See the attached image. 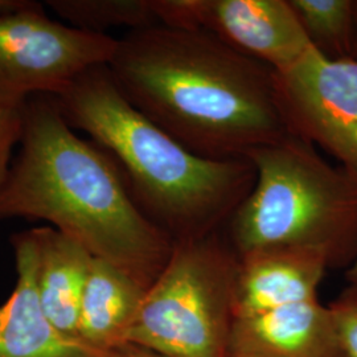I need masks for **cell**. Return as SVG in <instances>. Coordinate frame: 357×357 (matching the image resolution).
Instances as JSON below:
<instances>
[{"label": "cell", "instance_id": "6da1fadb", "mask_svg": "<svg viewBox=\"0 0 357 357\" xmlns=\"http://www.w3.org/2000/svg\"><path fill=\"white\" fill-rule=\"evenodd\" d=\"M107 68L128 102L202 158L248 160L290 135L274 70L204 31L162 23L131 29Z\"/></svg>", "mask_w": 357, "mask_h": 357}, {"label": "cell", "instance_id": "7a4b0ae2", "mask_svg": "<svg viewBox=\"0 0 357 357\" xmlns=\"http://www.w3.org/2000/svg\"><path fill=\"white\" fill-rule=\"evenodd\" d=\"M19 146L0 188V220L47 221L149 289L174 240L138 208L114 159L75 132L52 96L26 103Z\"/></svg>", "mask_w": 357, "mask_h": 357}, {"label": "cell", "instance_id": "3957f363", "mask_svg": "<svg viewBox=\"0 0 357 357\" xmlns=\"http://www.w3.org/2000/svg\"><path fill=\"white\" fill-rule=\"evenodd\" d=\"M52 98L70 128L114 159L138 208L174 243L218 231L255 187L249 160L187 150L128 102L107 65L85 70Z\"/></svg>", "mask_w": 357, "mask_h": 357}, {"label": "cell", "instance_id": "277c9868", "mask_svg": "<svg viewBox=\"0 0 357 357\" xmlns=\"http://www.w3.org/2000/svg\"><path fill=\"white\" fill-rule=\"evenodd\" d=\"M253 190L230 218L237 255L271 246L320 252L331 266L357 258V175L287 135L248 156Z\"/></svg>", "mask_w": 357, "mask_h": 357}, {"label": "cell", "instance_id": "5b68a950", "mask_svg": "<svg viewBox=\"0 0 357 357\" xmlns=\"http://www.w3.org/2000/svg\"><path fill=\"white\" fill-rule=\"evenodd\" d=\"M238 255L218 231L174 243L128 344L166 357H229Z\"/></svg>", "mask_w": 357, "mask_h": 357}, {"label": "cell", "instance_id": "8992f818", "mask_svg": "<svg viewBox=\"0 0 357 357\" xmlns=\"http://www.w3.org/2000/svg\"><path fill=\"white\" fill-rule=\"evenodd\" d=\"M116 43L52 20L38 1L0 13V109L60 93L85 70L109 64Z\"/></svg>", "mask_w": 357, "mask_h": 357}, {"label": "cell", "instance_id": "52a82bcc", "mask_svg": "<svg viewBox=\"0 0 357 357\" xmlns=\"http://www.w3.org/2000/svg\"><path fill=\"white\" fill-rule=\"evenodd\" d=\"M274 78L289 134L357 175V60H330L314 50Z\"/></svg>", "mask_w": 357, "mask_h": 357}, {"label": "cell", "instance_id": "ba28073f", "mask_svg": "<svg viewBox=\"0 0 357 357\" xmlns=\"http://www.w3.org/2000/svg\"><path fill=\"white\" fill-rule=\"evenodd\" d=\"M159 23L200 29L282 73L314 51L289 0H151Z\"/></svg>", "mask_w": 357, "mask_h": 357}, {"label": "cell", "instance_id": "9c48e42d", "mask_svg": "<svg viewBox=\"0 0 357 357\" xmlns=\"http://www.w3.org/2000/svg\"><path fill=\"white\" fill-rule=\"evenodd\" d=\"M17 280L0 306V357H110L53 326L38 296V243L32 230L13 237Z\"/></svg>", "mask_w": 357, "mask_h": 357}, {"label": "cell", "instance_id": "30bf717a", "mask_svg": "<svg viewBox=\"0 0 357 357\" xmlns=\"http://www.w3.org/2000/svg\"><path fill=\"white\" fill-rule=\"evenodd\" d=\"M330 266L326 255L305 248L271 246L238 255L234 318L318 299Z\"/></svg>", "mask_w": 357, "mask_h": 357}, {"label": "cell", "instance_id": "8fae6325", "mask_svg": "<svg viewBox=\"0 0 357 357\" xmlns=\"http://www.w3.org/2000/svg\"><path fill=\"white\" fill-rule=\"evenodd\" d=\"M229 357H343L330 306L318 299L234 318Z\"/></svg>", "mask_w": 357, "mask_h": 357}, {"label": "cell", "instance_id": "7c38bea8", "mask_svg": "<svg viewBox=\"0 0 357 357\" xmlns=\"http://www.w3.org/2000/svg\"><path fill=\"white\" fill-rule=\"evenodd\" d=\"M146 291L121 268L93 258L79 307L77 336L106 354L125 347Z\"/></svg>", "mask_w": 357, "mask_h": 357}, {"label": "cell", "instance_id": "4fadbf2b", "mask_svg": "<svg viewBox=\"0 0 357 357\" xmlns=\"http://www.w3.org/2000/svg\"><path fill=\"white\" fill-rule=\"evenodd\" d=\"M31 230L38 243L41 307L53 326L78 337L79 307L94 257L82 245L54 228Z\"/></svg>", "mask_w": 357, "mask_h": 357}, {"label": "cell", "instance_id": "5bb4252c", "mask_svg": "<svg viewBox=\"0 0 357 357\" xmlns=\"http://www.w3.org/2000/svg\"><path fill=\"white\" fill-rule=\"evenodd\" d=\"M314 50L330 60L354 59L355 0H289Z\"/></svg>", "mask_w": 357, "mask_h": 357}, {"label": "cell", "instance_id": "9a60e30c", "mask_svg": "<svg viewBox=\"0 0 357 357\" xmlns=\"http://www.w3.org/2000/svg\"><path fill=\"white\" fill-rule=\"evenodd\" d=\"M47 4L68 26L97 35H107L113 26L131 31L159 23L151 0H48Z\"/></svg>", "mask_w": 357, "mask_h": 357}, {"label": "cell", "instance_id": "2e32d148", "mask_svg": "<svg viewBox=\"0 0 357 357\" xmlns=\"http://www.w3.org/2000/svg\"><path fill=\"white\" fill-rule=\"evenodd\" d=\"M330 306L343 357H357V293L348 287Z\"/></svg>", "mask_w": 357, "mask_h": 357}, {"label": "cell", "instance_id": "e0dca14e", "mask_svg": "<svg viewBox=\"0 0 357 357\" xmlns=\"http://www.w3.org/2000/svg\"><path fill=\"white\" fill-rule=\"evenodd\" d=\"M24 128L23 109H0V188L13 165V150L20 144Z\"/></svg>", "mask_w": 357, "mask_h": 357}, {"label": "cell", "instance_id": "ac0fdd59", "mask_svg": "<svg viewBox=\"0 0 357 357\" xmlns=\"http://www.w3.org/2000/svg\"><path fill=\"white\" fill-rule=\"evenodd\" d=\"M110 357H166L139 345L126 344L116 349Z\"/></svg>", "mask_w": 357, "mask_h": 357}, {"label": "cell", "instance_id": "d6986e66", "mask_svg": "<svg viewBox=\"0 0 357 357\" xmlns=\"http://www.w3.org/2000/svg\"><path fill=\"white\" fill-rule=\"evenodd\" d=\"M31 3V0H0V13L22 10Z\"/></svg>", "mask_w": 357, "mask_h": 357}, {"label": "cell", "instance_id": "ffe728a7", "mask_svg": "<svg viewBox=\"0 0 357 357\" xmlns=\"http://www.w3.org/2000/svg\"><path fill=\"white\" fill-rule=\"evenodd\" d=\"M347 280L349 282V287L357 293V258L349 265L347 271Z\"/></svg>", "mask_w": 357, "mask_h": 357}, {"label": "cell", "instance_id": "44dd1931", "mask_svg": "<svg viewBox=\"0 0 357 357\" xmlns=\"http://www.w3.org/2000/svg\"><path fill=\"white\" fill-rule=\"evenodd\" d=\"M355 24H356V32H355V50H354V60H357V0H355Z\"/></svg>", "mask_w": 357, "mask_h": 357}]
</instances>
